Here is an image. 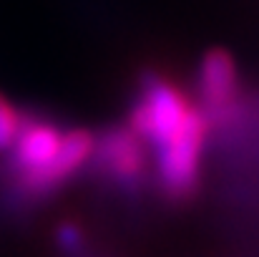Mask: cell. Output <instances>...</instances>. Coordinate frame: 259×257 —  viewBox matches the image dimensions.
<instances>
[{"label":"cell","mask_w":259,"mask_h":257,"mask_svg":"<svg viewBox=\"0 0 259 257\" xmlns=\"http://www.w3.org/2000/svg\"><path fill=\"white\" fill-rule=\"evenodd\" d=\"M56 242L63 257H86V235L78 225L63 222L56 232Z\"/></svg>","instance_id":"obj_6"},{"label":"cell","mask_w":259,"mask_h":257,"mask_svg":"<svg viewBox=\"0 0 259 257\" xmlns=\"http://www.w3.org/2000/svg\"><path fill=\"white\" fill-rule=\"evenodd\" d=\"M199 98L209 124H227L234 119L239 106V76L227 51L211 48L204 53L199 66Z\"/></svg>","instance_id":"obj_3"},{"label":"cell","mask_w":259,"mask_h":257,"mask_svg":"<svg viewBox=\"0 0 259 257\" xmlns=\"http://www.w3.org/2000/svg\"><path fill=\"white\" fill-rule=\"evenodd\" d=\"M196 106L186 98V93L164 76H144L139 98L128 114V129L154 149L161 146L174 131L189 119Z\"/></svg>","instance_id":"obj_2"},{"label":"cell","mask_w":259,"mask_h":257,"mask_svg":"<svg viewBox=\"0 0 259 257\" xmlns=\"http://www.w3.org/2000/svg\"><path fill=\"white\" fill-rule=\"evenodd\" d=\"M91 162L98 174L118 187H136L144 176L146 154L144 141L126 126V129H106L96 136Z\"/></svg>","instance_id":"obj_4"},{"label":"cell","mask_w":259,"mask_h":257,"mask_svg":"<svg viewBox=\"0 0 259 257\" xmlns=\"http://www.w3.org/2000/svg\"><path fill=\"white\" fill-rule=\"evenodd\" d=\"M23 111H18L5 96H0V154H8L18 139Z\"/></svg>","instance_id":"obj_5"},{"label":"cell","mask_w":259,"mask_h":257,"mask_svg":"<svg viewBox=\"0 0 259 257\" xmlns=\"http://www.w3.org/2000/svg\"><path fill=\"white\" fill-rule=\"evenodd\" d=\"M206 131H209V121H206L204 111L194 108L189 114V119L171 136L161 146H156L159 184H161L164 194L174 202L189 199L199 187Z\"/></svg>","instance_id":"obj_1"}]
</instances>
